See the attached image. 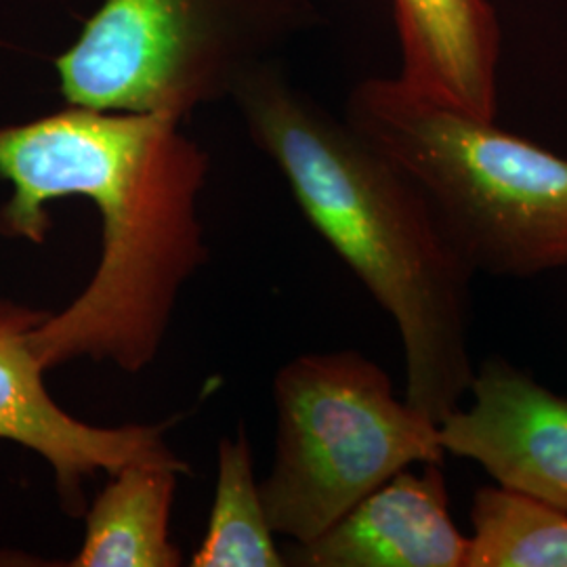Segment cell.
<instances>
[{"instance_id":"cell-1","label":"cell","mask_w":567,"mask_h":567,"mask_svg":"<svg viewBox=\"0 0 567 567\" xmlns=\"http://www.w3.org/2000/svg\"><path fill=\"white\" fill-rule=\"evenodd\" d=\"M210 156L154 114L79 105L0 126L2 238L44 244L49 206L84 198L102 219V252L91 280L32 330L44 370L91 360L140 374L163 351L185 286L210 259L200 198Z\"/></svg>"},{"instance_id":"cell-2","label":"cell","mask_w":567,"mask_h":567,"mask_svg":"<svg viewBox=\"0 0 567 567\" xmlns=\"http://www.w3.org/2000/svg\"><path fill=\"white\" fill-rule=\"evenodd\" d=\"M229 102L309 225L395 322L405 402L440 425L475 374L468 349L475 274L423 189L290 81L278 60L252 70Z\"/></svg>"},{"instance_id":"cell-3","label":"cell","mask_w":567,"mask_h":567,"mask_svg":"<svg viewBox=\"0 0 567 567\" xmlns=\"http://www.w3.org/2000/svg\"><path fill=\"white\" fill-rule=\"evenodd\" d=\"M343 118L423 189L473 274L532 278L567 265L564 156L398 79L358 82Z\"/></svg>"},{"instance_id":"cell-4","label":"cell","mask_w":567,"mask_h":567,"mask_svg":"<svg viewBox=\"0 0 567 567\" xmlns=\"http://www.w3.org/2000/svg\"><path fill=\"white\" fill-rule=\"evenodd\" d=\"M318 20L311 0H102L55 60L61 97L183 122Z\"/></svg>"},{"instance_id":"cell-5","label":"cell","mask_w":567,"mask_h":567,"mask_svg":"<svg viewBox=\"0 0 567 567\" xmlns=\"http://www.w3.org/2000/svg\"><path fill=\"white\" fill-rule=\"evenodd\" d=\"M276 450L261 482L269 526L292 545L322 536L402 468L444 465L440 425L395 398L360 351L303 353L276 372Z\"/></svg>"},{"instance_id":"cell-6","label":"cell","mask_w":567,"mask_h":567,"mask_svg":"<svg viewBox=\"0 0 567 567\" xmlns=\"http://www.w3.org/2000/svg\"><path fill=\"white\" fill-rule=\"evenodd\" d=\"M51 311L0 297V440L39 454L51 466L60 505L84 515V484L97 473L137 463L192 466L166 444L171 423L93 425L63 410L44 385V368L30 337Z\"/></svg>"},{"instance_id":"cell-7","label":"cell","mask_w":567,"mask_h":567,"mask_svg":"<svg viewBox=\"0 0 567 567\" xmlns=\"http://www.w3.org/2000/svg\"><path fill=\"white\" fill-rule=\"evenodd\" d=\"M468 393L471 405L440 423L446 454L486 468L496 486L567 511V398L503 358L475 370Z\"/></svg>"},{"instance_id":"cell-8","label":"cell","mask_w":567,"mask_h":567,"mask_svg":"<svg viewBox=\"0 0 567 567\" xmlns=\"http://www.w3.org/2000/svg\"><path fill=\"white\" fill-rule=\"evenodd\" d=\"M468 536L450 515L440 463L395 473L311 543L284 553L295 567H465Z\"/></svg>"},{"instance_id":"cell-9","label":"cell","mask_w":567,"mask_h":567,"mask_svg":"<svg viewBox=\"0 0 567 567\" xmlns=\"http://www.w3.org/2000/svg\"><path fill=\"white\" fill-rule=\"evenodd\" d=\"M402 72L416 95L496 121L501 21L487 0H391Z\"/></svg>"},{"instance_id":"cell-10","label":"cell","mask_w":567,"mask_h":567,"mask_svg":"<svg viewBox=\"0 0 567 567\" xmlns=\"http://www.w3.org/2000/svg\"><path fill=\"white\" fill-rule=\"evenodd\" d=\"M177 466L137 463L112 473L84 511V538L72 567H182L183 553L171 540Z\"/></svg>"},{"instance_id":"cell-11","label":"cell","mask_w":567,"mask_h":567,"mask_svg":"<svg viewBox=\"0 0 567 567\" xmlns=\"http://www.w3.org/2000/svg\"><path fill=\"white\" fill-rule=\"evenodd\" d=\"M269 526L246 426L217 444V482L194 567H286Z\"/></svg>"},{"instance_id":"cell-12","label":"cell","mask_w":567,"mask_h":567,"mask_svg":"<svg viewBox=\"0 0 567 567\" xmlns=\"http://www.w3.org/2000/svg\"><path fill=\"white\" fill-rule=\"evenodd\" d=\"M471 526L465 567H567L564 508L507 487H480Z\"/></svg>"},{"instance_id":"cell-13","label":"cell","mask_w":567,"mask_h":567,"mask_svg":"<svg viewBox=\"0 0 567 567\" xmlns=\"http://www.w3.org/2000/svg\"><path fill=\"white\" fill-rule=\"evenodd\" d=\"M0 238H2V219H0Z\"/></svg>"}]
</instances>
